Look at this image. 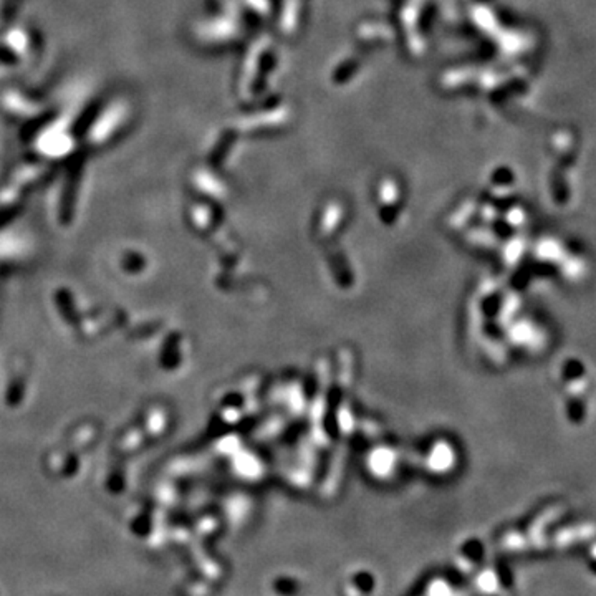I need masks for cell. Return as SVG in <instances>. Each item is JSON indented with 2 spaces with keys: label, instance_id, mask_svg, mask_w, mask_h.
<instances>
[{
  "label": "cell",
  "instance_id": "obj_1",
  "mask_svg": "<svg viewBox=\"0 0 596 596\" xmlns=\"http://www.w3.org/2000/svg\"><path fill=\"white\" fill-rule=\"evenodd\" d=\"M274 588H275V591H279L280 595L293 596L298 591L300 586H298L297 581L292 580V578H279V580L275 581Z\"/></svg>",
  "mask_w": 596,
  "mask_h": 596
},
{
  "label": "cell",
  "instance_id": "obj_2",
  "mask_svg": "<svg viewBox=\"0 0 596 596\" xmlns=\"http://www.w3.org/2000/svg\"><path fill=\"white\" fill-rule=\"evenodd\" d=\"M354 585H356V588L361 590L363 593H368V591H371L373 586H375V580H373L370 573H358V575L354 576Z\"/></svg>",
  "mask_w": 596,
  "mask_h": 596
}]
</instances>
